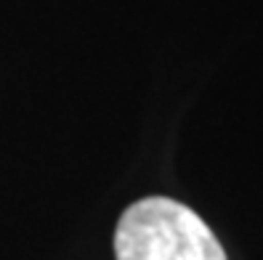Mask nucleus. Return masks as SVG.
I'll list each match as a JSON object with an SVG mask.
<instances>
[{"mask_svg":"<svg viewBox=\"0 0 263 260\" xmlns=\"http://www.w3.org/2000/svg\"><path fill=\"white\" fill-rule=\"evenodd\" d=\"M117 260H226L208 223L186 205L149 196L125 210L115 234Z\"/></svg>","mask_w":263,"mask_h":260,"instance_id":"obj_1","label":"nucleus"}]
</instances>
